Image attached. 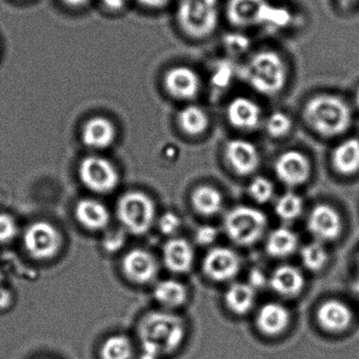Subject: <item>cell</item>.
Listing matches in <instances>:
<instances>
[{
    "label": "cell",
    "instance_id": "24",
    "mask_svg": "<svg viewBox=\"0 0 359 359\" xmlns=\"http://www.w3.org/2000/svg\"><path fill=\"white\" fill-rule=\"evenodd\" d=\"M75 215L81 226L92 231L102 230L110 222L108 209L95 199H83L77 203Z\"/></svg>",
    "mask_w": 359,
    "mask_h": 359
},
{
    "label": "cell",
    "instance_id": "18",
    "mask_svg": "<svg viewBox=\"0 0 359 359\" xmlns=\"http://www.w3.org/2000/svg\"><path fill=\"white\" fill-rule=\"evenodd\" d=\"M194 250L192 245L184 238H172L163 245V264L168 270L177 274H184L194 264Z\"/></svg>",
    "mask_w": 359,
    "mask_h": 359
},
{
    "label": "cell",
    "instance_id": "34",
    "mask_svg": "<svg viewBox=\"0 0 359 359\" xmlns=\"http://www.w3.org/2000/svg\"><path fill=\"white\" fill-rule=\"evenodd\" d=\"M18 226L15 219L8 214H0V243H8L15 238Z\"/></svg>",
    "mask_w": 359,
    "mask_h": 359
},
{
    "label": "cell",
    "instance_id": "28",
    "mask_svg": "<svg viewBox=\"0 0 359 359\" xmlns=\"http://www.w3.org/2000/svg\"><path fill=\"white\" fill-rule=\"evenodd\" d=\"M154 297L161 306L168 309L182 306L188 298L186 285L175 279L159 281L154 287Z\"/></svg>",
    "mask_w": 359,
    "mask_h": 359
},
{
    "label": "cell",
    "instance_id": "31",
    "mask_svg": "<svg viewBox=\"0 0 359 359\" xmlns=\"http://www.w3.org/2000/svg\"><path fill=\"white\" fill-rule=\"evenodd\" d=\"M300 258H302V264L309 271L317 272V271L323 270L325 264H327L329 253H327L323 243L315 241L306 243L302 248L300 251Z\"/></svg>",
    "mask_w": 359,
    "mask_h": 359
},
{
    "label": "cell",
    "instance_id": "12",
    "mask_svg": "<svg viewBox=\"0 0 359 359\" xmlns=\"http://www.w3.org/2000/svg\"><path fill=\"white\" fill-rule=\"evenodd\" d=\"M275 174L287 187L306 184L312 173L310 159L298 150H287L281 153L274 163Z\"/></svg>",
    "mask_w": 359,
    "mask_h": 359
},
{
    "label": "cell",
    "instance_id": "4",
    "mask_svg": "<svg viewBox=\"0 0 359 359\" xmlns=\"http://www.w3.org/2000/svg\"><path fill=\"white\" fill-rule=\"evenodd\" d=\"M175 16L178 28L187 37L203 41L217 30L219 0H180Z\"/></svg>",
    "mask_w": 359,
    "mask_h": 359
},
{
    "label": "cell",
    "instance_id": "9",
    "mask_svg": "<svg viewBox=\"0 0 359 359\" xmlns=\"http://www.w3.org/2000/svg\"><path fill=\"white\" fill-rule=\"evenodd\" d=\"M81 182L90 190L109 193L118 184V173L108 159L100 156L86 157L79 165Z\"/></svg>",
    "mask_w": 359,
    "mask_h": 359
},
{
    "label": "cell",
    "instance_id": "11",
    "mask_svg": "<svg viewBox=\"0 0 359 359\" xmlns=\"http://www.w3.org/2000/svg\"><path fill=\"white\" fill-rule=\"evenodd\" d=\"M306 224L315 241L320 243L335 241L344 228L339 212L327 203H319L311 210Z\"/></svg>",
    "mask_w": 359,
    "mask_h": 359
},
{
    "label": "cell",
    "instance_id": "21",
    "mask_svg": "<svg viewBox=\"0 0 359 359\" xmlns=\"http://www.w3.org/2000/svg\"><path fill=\"white\" fill-rule=\"evenodd\" d=\"M117 132L114 123L104 116L90 118L83 128V144L91 149L102 150L108 148L114 142Z\"/></svg>",
    "mask_w": 359,
    "mask_h": 359
},
{
    "label": "cell",
    "instance_id": "40",
    "mask_svg": "<svg viewBox=\"0 0 359 359\" xmlns=\"http://www.w3.org/2000/svg\"><path fill=\"white\" fill-rule=\"evenodd\" d=\"M102 3L111 11H121L127 4V0H102Z\"/></svg>",
    "mask_w": 359,
    "mask_h": 359
},
{
    "label": "cell",
    "instance_id": "6",
    "mask_svg": "<svg viewBox=\"0 0 359 359\" xmlns=\"http://www.w3.org/2000/svg\"><path fill=\"white\" fill-rule=\"evenodd\" d=\"M281 7L272 5L270 0H228L226 16L237 29L276 26Z\"/></svg>",
    "mask_w": 359,
    "mask_h": 359
},
{
    "label": "cell",
    "instance_id": "43",
    "mask_svg": "<svg viewBox=\"0 0 359 359\" xmlns=\"http://www.w3.org/2000/svg\"><path fill=\"white\" fill-rule=\"evenodd\" d=\"M159 357L157 355L151 354L148 352H142V356L140 359H158Z\"/></svg>",
    "mask_w": 359,
    "mask_h": 359
},
{
    "label": "cell",
    "instance_id": "26",
    "mask_svg": "<svg viewBox=\"0 0 359 359\" xmlns=\"http://www.w3.org/2000/svg\"><path fill=\"white\" fill-rule=\"evenodd\" d=\"M299 241L297 234L287 226L275 229L266 237V250L275 258H285L297 250Z\"/></svg>",
    "mask_w": 359,
    "mask_h": 359
},
{
    "label": "cell",
    "instance_id": "44",
    "mask_svg": "<svg viewBox=\"0 0 359 359\" xmlns=\"http://www.w3.org/2000/svg\"><path fill=\"white\" fill-rule=\"evenodd\" d=\"M354 102H355V106H356L357 108L359 109V88H358V89L356 90V92H355Z\"/></svg>",
    "mask_w": 359,
    "mask_h": 359
},
{
    "label": "cell",
    "instance_id": "27",
    "mask_svg": "<svg viewBox=\"0 0 359 359\" xmlns=\"http://www.w3.org/2000/svg\"><path fill=\"white\" fill-rule=\"evenodd\" d=\"M193 208L197 213L203 216L217 215L224 207L222 193L209 184L197 187L191 196Z\"/></svg>",
    "mask_w": 359,
    "mask_h": 359
},
{
    "label": "cell",
    "instance_id": "41",
    "mask_svg": "<svg viewBox=\"0 0 359 359\" xmlns=\"http://www.w3.org/2000/svg\"><path fill=\"white\" fill-rule=\"evenodd\" d=\"M12 295L9 290L0 287V309H6L11 304Z\"/></svg>",
    "mask_w": 359,
    "mask_h": 359
},
{
    "label": "cell",
    "instance_id": "38",
    "mask_svg": "<svg viewBox=\"0 0 359 359\" xmlns=\"http://www.w3.org/2000/svg\"><path fill=\"white\" fill-rule=\"evenodd\" d=\"M249 283L255 291L264 289L269 283V278L260 269H252L249 273Z\"/></svg>",
    "mask_w": 359,
    "mask_h": 359
},
{
    "label": "cell",
    "instance_id": "14",
    "mask_svg": "<svg viewBox=\"0 0 359 359\" xmlns=\"http://www.w3.org/2000/svg\"><path fill=\"white\" fill-rule=\"evenodd\" d=\"M229 125L238 131L252 132L262 127L264 114L259 104L247 96L232 98L226 107Z\"/></svg>",
    "mask_w": 359,
    "mask_h": 359
},
{
    "label": "cell",
    "instance_id": "37",
    "mask_svg": "<svg viewBox=\"0 0 359 359\" xmlns=\"http://www.w3.org/2000/svg\"><path fill=\"white\" fill-rule=\"evenodd\" d=\"M126 237L121 231H113L108 233L104 239V249L108 252H116L123 247L125 243Z\"/></svg>",
    "mask_w": 359,
    "mask_h": 359
},
{
    "label": "cell",
    "instance_id": "8",
    "mask_svg": "<svg viewBox=\"0 0 359 359\" xmlns=\"http://www.w3.org/2000/svg\"><path fill=\"white\" fill-rule=\"evenodd\" d=\"M163 85L170 97L178 102H188L198 97L203 81L195 69L186 65H178L165 73Z\"/></svg>",
    "mask_w": 359,
    "mask_h": 359
},
{
    "label": "cell",
    "instance_id": "5",
    "mask_svg": "<svg viewBox=\"0 0 359 359\" xmlns=\"http://www.w3.org/2000/svg\"><path fill=\"white\" fill-rule=\"evenodd\" d=\"M268 219L264 212L249 205H237L228 212L224 228L229 238L236 245H253L264 236Z\"/></svg>",
    "mask_w": 359,
    "mask_h": 359
},
{
    "label": "cell",
    "instance_id": "13",
    "mask_svg": "<svg viewBox=\"0 0 359 359\" xmlns=\"http://www.w3.org/2000/svg\"><path fill=\"white\" fill-rule=\"evenodd\" d=\"M238 254L230 248L215 247L205 254L203 262V273L218 283L232 280L241 271Z\"/></svg>",
    "mask_w": 359,
    "mask_h": 359
},
{
    "label": "cell",
    "instance_id": "32",
    "mask_svg": "<svg viewBox=\"0 0 359 359\" xmlns=\"http://www.w3.org/2000/svg\"><path fill=\"white\" fill-rule=\"evenodd\" d=\"M133 346L125 335H114L106 340L100 350L102 359H131Z\"/></svg>",
    "mask_w": 359,
    "mask_h": 359
},
{
    "label": "cell",
    "instance_id": "19",
    "mask_svg": "<svg viewBox=\"0 0 359 359\" xmlns=\"http://www.w3.org/2000/svg\"><path fill=\"white\" fill-rule=\"evenodd\" d=\"M291 314L287 308L278 302H266L258 310L256 325L266 336H278L289 327Z\"/></svg>",
    "mask_w": 359,
    "mask_h": 359
},
{
    "label": "cell",
    "instance_id": "1",
    "mask_svg": "<svg viewBox=\"0 0 359 359\" xmlns=\"http://www.w3.org/2000/svg\"><path fill=\"white\" fill-rule=\"evenodd\" d=\"M302 118L313 132L325 138H335L350 130L353 110L339 95L319 93L306 100Z\"/></svg>",
    "mask_w": 359,
    "mask_h": 359
},
{
    "label": "cell",
    "instance_id": "16",
    "mask_svg": "<svg viewBox=\"0 0 359 359\" xmlns=\"http://www.w3.org/2000/svg\"><path fill=\"white\" fill-rule=\"evenodd\" d=\"M123 270L130 280L142 285L156 278L159 266L152 253L144 249H134L123 257Z\"/></svg>",
    "mask_w": 359,
    "mask_h": 359
},
{
    "label": "cell",
    "instance_id": "25",
    "mask_svg": "<svg viewBox=\"0 0 359 359\" xmlns=\"http://www.w3.org/2000/svg\"><path fill=\"white\" fill-rule=\"evenodd\" d=\"M256 302V291L248 283H232L224 294L226 308L236 315H245Z\"/></svg>",
    "mask_w": 359,
    "mask_h": 359
},
{
    "label": "cell",
    "instance_id": "29",
    "mask_svg": "<svg viewBox=\"0 0 359 359\" xmlns=\"http://www.w3.org/2000/svg\"><path fill=\"white\" fill-rule=\"evenodd\" d=\"M264 131L275 140L287 137L293 130V119L287 113L277 110L266 115L262 123Z\"/></svg>",
    "mask_w": 359,
    "mask_h": 359
},
{
    "label": "cell",
    "instance_id": "10",
    "mask_svg": "<svg viewBox=\"0 0 359 359\" xmlns=\"http://www.w3.org/2000/svg\"><path fill=\"white\" fill-rule=\"evenodd\" d=\"M25 248L36 259H49L60 251L62 236L55 226L49 222H37L27 229L24 237Z\"/></svg>",
    "mask_w": 359,
    "mask_h": 359
},
{
    "label": "cell",
    "instance_id": "42",
    "mask_svg": "<svg viewBox=\"0 0 359 359\" xmlns=\"http://www.w3.org/2000/svg\"><path fill=\"white\" fill-rule=\"evenodd\" d=\"M62 1L71 8H83L90 3V0H62Z\"/></svg>",
    "mask_w": 359,
    "mask_h": 359
},
{
    "label": "cell",
    "instance_id": "2",
    "mask_svg": "<svg viewBox=\"0 0 359 359\" xmlns=\"http://www.w3.org/2000/svg\"><path fill=\"white\" fill-rule=\"evenodd\" d=\"M241 76L245 83L258 94L276 96L289 81V67L278 52L271 49L259 50L249 56L241 66Z\"/></svg>",
    "mask_w": 359,
    "mask_h": 359
},
{
    "label": "cell",
    "instance_id": "45",
    "mask_svg": "<svg viewBox=\"0 0 359 359\" xmlns=\"http://www.w3.org/2000/svg\"><path fill=\"white\" fill-rule=\"evenodd\" d=\"M356 285L357 287L359 289V255H358V260H357V277H356Z\"/></svg>",
    "mask_w": 359,
    "mask_h": 359
},
{
    "label": "cell",
    "instance_id": "39",
    "mask_svg": "<svg viewBox=\"0 0 359 359\" xmlns=\"http://www.w3.org/2000/svg\"><path fill=\"white\" fill-rule=\"evenodd\" d=\"M136 1L147 9L161 10L171 5L174 0H136Z\"/></svg>",
    "mask_w": 359,
    "mask_h": 359
},
{
    "label": "cell",
    "instance_id": "15",
    "mask_svg": "<svg viewBox=\"0 0 359 359\" xmlns=\"http://www.w3.org/2000/svg\"><path fill=\"white\" fill-rule=\"evenodd\" d=\"M224 158L229 167L241 176L251 175L260 165L259 151L253 142L243 138H234L226 142Z\"/></svg>",
    "mask_w": 359,
    "mask_h": 359
},
{
    "label": "cell",
    "instance_id": "7",
    "mask_svg": "<svg viewBox=\"0 0 359 359\" xmlns=\"http://www.w3.org/2000/svg\"><path fill=\"white\" fill-rule=\"evenodd\" d=\"M117 214L126 230L132 234L142 235L152 228L156 210L148 195L130 192L119 199Z\"/></svg>",
    "mask_w": 359,
    "mask_h": 359
},
{
    "label": "cell",
    "instance_id": "35",
    "mask_svg": "<svg viewBox=\"0 0 359 359\" xmlns=\"http://www.w3.org/2000/svg\"><path fill=\"white\" fill-rule=\"evenodd\" d=\"M180 226H182V219L173 212H167L159 218V231L168 236L175 235L180 231Z\"/></svg>",
    "mask_w": 359,
    "mask_h": 359
},
{
    "label": "cell",
    "instance_id": "23",
    "mask_svg": "<svg viewBox=\"0 0 359 359\" xmlns=\"http://www.w3.org/2000/svg\"><path fill=\"white\" fill-rule=\"evenodd\" d=\"M334 169L344 176H351L359 171V140L350 137L340 142L332 151Z\"/></svg>",
    "mask_w": 359,
    "mask_h": 359
},
{
    "label": "cell",
    "instance_id": "36",
    "mask_svg": "<svg viewBox=\"0 0 359 359\" xmlns=\"http://www.w3.org/2000/svg\"><path fill=\"white\" fill-rule=\"evenodd\" d=\"M195 241L199 245H210L215 243L218 237V230L211 224H203L195 231Z\"/></svg>",
    "mask_w": 359,
    "mask_h": 359
},
{
    "label": "cell",
    "instance_id": "46",
    "mask_svg": "<svg viewBox=\"0 0 359 359\" xmlns=\"http://www.w3.org/2000/svg\"><path fill=\"white\" fill-rule=\"evenodd\" d=\"M0 281H1V271H0Z\"/></svg>",
    "mask_w": 359,
    "mask_h": 359
},
{
    "label": "cell",
    "instance_id": "33",
    "mask_svg": "<svg viewBox=\"0 0 359 359\" xmlns=\"http://www.w3.org/2000/svg\"><path fill=\"white\" fill-rule=\"evenodd\" d=\"M250 197L257 203H269L274 196V186L264 176H256L248 187Z\"/></svg>",
    "mask_w": 359,
    "mask_h": 359
},
{
    "label": "cell",
    "instance_id": "3",
    "mask_svg": "<svg viewBox=\"0 0 359 359\" xmlns=\"http://www.w3.org/2000/svg\"><path fill=\"white\" fill-rule=\"evenodd\" d=\"M186 323L169 311H154L140 320L138 335L144 352L161 357L177 350L186 337Z\"/></svg>",
    "mask_w": 359,
    "mask_h": 359
},
{
    "label": "cell",
    "instance_id": "20",
    "mask_svg": "<svg viewBox=\"0 0 359 359\" xmlns=\"http://www.w3.org/2000/svg\"><path fill=\"white\" fill-rule=\"evenodd\" d=\"M304 274L299 269L290 264L277 266L269 277V285L271 289L283 296L291 298L299 295L304 287Z\"/></svg>",
    "mask_w": 359,
    "mask_h": 359
},
{
    "label": "cell",
    "instance_id": "30",
    "mask_svg": "<svg viewBox=\"0 0 359 359\" xmlns=\"http://www.w3.org/2000/svg\"><path fill=\"white\" fill-rule=\"evenodd\" d=\"M275 214L285 222L297 219L304 211V201L294 192H287L275 201Z\"/></svg>",
    "mask_w": 359,
    "mask_h": 359
},
{
    "label": "cell",
    "instance_id": "17",
    "mask_svg": "<svg viewBox=\"0 0 359 359\" xmlns=\"http://www.w3.org/2000/svg\"><path fill=\"white\" fill-rule=\"evenodd\" d=\"M317 321L325 331L340 333L348 329L353 321L350 306L337 299H330L319 306Z\"/></svg>",
    "mask_w": 359,
    "mask_h": 359
},
{
    "label": "cell",
    "instance_id": "22",
    "mask_svg": "<svg viewBox=\"0 0 359 359\" xmlns=\"http://www.w3.org/2000/svg\"><path fill=\"white\" fill-rule=\"evenodd\" d=\"M178 129L191 137L201 136L209 130L211 119L203 107L190 104L182 107L176 114Z\"/></svg>",
    "mask_w": 359,
    "mask_h": 359
}]
</instances>
